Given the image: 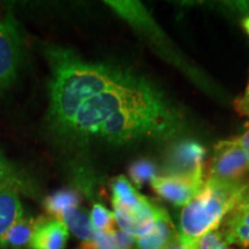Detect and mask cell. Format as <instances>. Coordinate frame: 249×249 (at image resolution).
I'll list each match as a JSON object with an SVG mask.
<instances>
[{"label": "cell", "mask_w": 249, "mask_h": 249, "mask_svg": "<svg viewBox=\"0 0 249 249\" xmlns=\"http://www.w3.org/2000/svg\"><path fill=\"white\" fill-rule=\"evenodd\" d=\"M43 53L50 70L46 128L64 149L88 147L120 111L161 97L148 80L126 68L86 60L66 46L46 45Z\"/></svg>", "instance_id": "cell-1"}, {"label": "cell", "mask_w": 249, "mask_h": 249, "mask_svg": "<svg viewBox=\"0 0 249 249\" xmlns=\"http://www.w3.org/2000/svg\"><path fill=\"white\" fill-rule=\"evenodd\" d=\"M249 188L205 181L203 189L187 203L180 216V235L191 240L218 230L223 220L240 203Z\"/></svg>", "instance_id": "cell-2"}, {"label": "cell", "mask_w": 249, "mask_h": 249, "mask_svg": "<svg viewBox=\"0 0 249 249\" xmlns=\"http://www.w3.org/2000/svg\"><path fill=\"white\" fill-rule=\"evenodd\" d=\"M112 205L120 231L141 238L154 229L160 207L136 191L124 176L112 181Z\"/></svg>", "instance_id": "cell-3"}, {"label": "cell", "mask_w": 249, "mask_h": 249, "mask_svg": "<svg viewBox=\"0 0 249 249\" xmlns=\"http://www.w3.org/2000/svg\"><path fill=\"white\" fill-rule=\"evenodd\" d=\"M249 165L239 138L218 142L213 148L209 174L205 181L217 185L248 186Z\"/></svg>", "instance_id": "cell-4"}, {"label": "cell", "mask_w": 249, "mask_h": 249, "mask_svg": "<svg viewBox=\"0 0 249 249\" xmlns=\"http://www.w3.org/2000/svg\"><path fill=\"white\" fill-rule=\"evenodd\" d=\"M23 57V43L12 13L0 18V97L13 86Z\"/></svg>", "instance_id": "cell-5"}, {"label": "cell", "mask_w": 249, "mask_h": 249, "mask_svg": "<svg viewBox=\"0 0 249 249\" xmlns=\"http://www.w3.org/2000/svg\"><path fill=\"white\" fill-rule=\"evenodd\" d=\"M204 183V176H155L150 180L156 194L179 207H185L200 194Z\"/></svg>", "instance_id": "cell-6"}, {"label": "cell", "mask_w": 249, "mask_h": 249, "mask_svg": "<svg viewBox=\"0 0 249 249\" xmlns=\"http://www.w3.org/2000/svg\"><path fill=\"white\" fill-rule=\"evenodd\" d=\"M205 149L195 141H183L171 149L167 155L166 176H204Z\"/></svg>", "instance_id": "cell-7"}, {"label": "cell", "mask_w": 249, "mask_h": 249, "mask_svg": "<svg viewBox=\"0 0 249 249\" xmlns=\"http://www.w3.org/2000/svg\"><path fill=\"white\" fill-rule=\"evenodd\" d=\"M68 236L70 232L60 220L40 219L29 246L31 249H65Z\"/></svg>", "instance_id": "cell-8"}, {"label": "cell", "mask_w": 249, "mask_h": 249, "mask_svg": "<svg viewBox=\"0 0 249 249\" xmlns=\"http://www.w3.org/2000/svg\"><path fill=\"white\" fill-rule=\"evenodd\" d=\"M179 232L177 231L176 226L169 213L160 208L156 219L154 229L147 235L138 238L135 241L136 249H164L170 242H172Z\"/></svg>", "instance_id": "cell-9"}, {"label": "cell", "mask_w": 249, "mask_h": 249, "mask_svg": "<svg viewBox=\"0 0 249 249\" xmlns=\"http://www.w3.org/2000/svg\"><path fill=\"white\" fill-rule=\"evenodd\" d=\"M8 187L29 196H35L37 192L35 182L26 171L18 169L0 149V191Z\"/></svg>", "instance_id": "cell-10"}, {"label": "cell", "mask_w": 249, "mask_h": 249, "mask_svg": "<svg viewBox=\"0 0 249 249\" xmlns=\"http://www.w3.org/2000/svg\"><path fill=\"white\" fill-rule=\"evenodd\" d=\"M23 217L20 193L14 188L0 191V245L4 242L12 227Z\"/></svg>", "instance_id": "cell-11"}, {"label": "cell", "mask_w": 249, "mask_h": 249, "mask_svg": "<svg viewBox=\"0 0 249 249\" xmlns=\"http://www.w3.org/2000/svg\"><path fill=\"white\" fill-rule=\"evenodd\" d=\"M112 9L117 12L121 18L138 28L152 35H158V27L152 21L150 14L143 7L141 2L138 1H105Z\"/></svg>", "instance_id": "cell-12"}, {"label": "cell", "mask_w": 249, "mask_h": 249, "mask_svg": "<svg viewBox=\"0 0 249 249\" xmlns=\"http://www.w3.org/2000/svg\"><path fill=\"white\" fill-rule=\"evenodd\" d=\"M58 220L67 227L68 232L73 233L83 242H91L95 239L96 231L90 222V217L85 210H81L79 208L68 209L60 214Z\"/></svg>", "instance_id": "cell-13"}, {"label": "cell", "mask_w": 249, "mask_h": 249, "mask_svg": "<svg viewBox=\"0 0 249 249\" xmlns=\"http://www.w3.org/2000/svg\"><path fill=\"white\" fill-rule=\"evenodd\" d=\"M81 195L75 189H59L44 200L45 210L58 219L62 213L73 208H79Z\"/></svg>", "instance_id": "cell-14"}, {"label": "cell", "mask_w": 249, "mask_h": 249, "mask_svg": "<svg viewBox=\"0 0 249 249\" xmlns=\"http://www.w3.org/2000/svg\"><path fill=\"white\" fill-rule=\"evenodd\" d=\"M39 220L40 219H35L33 217H22L12 227L1 245L8 246L11 248H22L26 245L30 244Z\"/></svg>", "instance_id": "cell-15"}, {"label": "cell", "mask_w": 249, "mask_h": 249, "mask_svg": "<svg viewBox=\"0 0 249 249\" xmlns=\"http://www.w3.org/2000/svg\"><path fill=\"white\" fill-rule=\"evenodd\" d=\"M90 222L96 232H112L114 230V213L101 203H95L90 213Z\"/></svg>", "instance_id": "cell-16"}, {"label": "cell", "mask_w": 249, "mask_h": 249, "mask_svg": "<svg viewBox=\"0 0 249 249\" xmlns=\"http://www.w3.org/2000/svg\"><path fill=\"white\" fill-rule=\"evenodd\" d=\"M156 176V166L150 160H138L129 167V177L136 186L141 187Z\"/></svg>", "instance_id": "cell-17"}, {"label": "cell", "mask_w": 249, "mask_h": 249, "mask_svg": "<svg viewBox=\"0 0 249 249\" xmlns=\"http://www.w3.org/2000/svg\"><path fill=\"white\" fill-rule=\"evenodd\" d=\"M222 234L227 245H238L249 249V227L241 225H224Z\"/></svg>", "instance_id": "cell-18"}, {"label": "cell", "mask_w": 249, "mask_h": 249, "mask_svg": "<svg viewBox=\"0 0 249 249\" xmlns=\"http://www.w3.org/2000/svg\"><path fill=\"white\" fill-rule=\"evenodd\" d=\"M224 225H241L249 227V188L240 203L225 218Z\"/></svg>", "instance_id": "cell-19"}, {"label": "cell", "mask_w": 249, "mask_h": 249, "mask_svg": "<svg viewBox=\"0 0 249 249\" xmlns=\"http://www.w3.org/2000/svg\"><path fill=\"white\" fill-rule=\"evenodd\" d=\"M200 249H231L219 230H214L200 239Z\"/></svg>", "instance_id": "cell-20"}, {"label": "cell", "mask_w": 249, "mask_h": 249, "mask_svg": "<svg viewBox=\"0 0 249 249\" xmlns=\"http://www.w3.org/2000/svg\"><path fill=\"white\" fill-rule=\"evenodd\" d=\"M114 231V230H113ZM112 232H96L92 244L96 249H118Z\"/></svg>", "instance_id": "cell-21"}, {"label": "cell", "mask_w": 249, "mask_h": 249, "mask_svg": "<svg viewBox=\"0 0 249 249\" xmlns=\"http://www.w3.org/2000/svg\"><path fill=\"white\" fill-rule=\"evenodd\" d=\"M164 249H200V240H191L179 235Z\"/></svg>", "instance_id": "cell-22"}, {"label": "cell", "mask_w": 249, "mask_h": 249, "mask_svg": "<svg viewBox=\"0 0 249 249\" xmlns=\"http://www.w3.org/2000/svg\"><path fill=\"white\" fill-rule=\"evenodd\" d=\"M114 240H116L118 249H134L135 248V241L136 238L134 236L127 234L123 231H118V230H114L113 231Z\"/></svg>", "instance_id": "cell-23"}, {"label": "cell", "mask_w": 249, "mask_h": 249, "mask_svg": "<svg viewBox=\"0 0 249 249\" xmlns=\"http://www.w3.org/2000/svg\"><path fill=\"white\" fill-rule=\"evenodd\" d=\"M234 107L236 112H238L240 116H245L249 118V81L247 85V89H246L244 96L236 99L234 103Z\"/></svg>", "instance_id": "cell-24"}, {"label": "cell", "mask_w": 249, "mask_h": 249, "mask_svg": "<svg viewBox=\"0 0 249 249\" xmlns=\"http://www.w3.org/2000/svg\"><path fill=\"white\" fill-rule=\"evenodd\" d=\"M239 141H240L241 147L244 149L246 158H247V161L249 165V129L241 136V138H239Z\"/></svg>", "instance_id": "cell-25"}, {"label": "cell", "mask_w": 249, "mask_h": 249, "mask_svg": "<svg viewBox=\"0 0 249 249\" xmlns=\"http://www.w3.org/2000/svg\"><path fill=\"white\" fill-rule=\"evenodd\" d=\"M79 249H96V248L91 241V242H82V245L80 246Z\"/></svg>", "instance_id": "cell-26"}, {"label": "cell", "mask_w": 249, "mask_h": 249, "mask_svg": "<svg viewBox=\"0 0 249 249\" xmlns=\"http://www.w3.org/2000/svg\"><path fill=\"white\" fill-rule=\"evenodd\" d=\"M242 27H244L246 33H247L249 35V17L244 18V21H242Z\"/></svg>", "instance_id": "cell-27"}, {"label": "cell", "mask_w": 249, "mask_h": 249, "mask_svg": "<svg viewBox=\"0 0 249 249\" xmlns=\"http://www.w3.org/2000/svg\"><path fill=\"white\" fill-rule=\"evenodd\" d=\"M247 127H248V128H249V121H248V123H247Z\"/></svg>", "instance_id": "cell-28"}]
</instances>
